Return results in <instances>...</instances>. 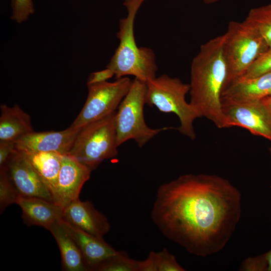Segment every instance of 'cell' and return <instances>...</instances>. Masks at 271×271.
I'll return each instance as SVG.
<instances>
[{"label":"cell","mask_w":271,"mask_h":271,"mask_svg":"<svg viewBox=\"0 0 271 271\" xmlns=\"http://www.w3.org/2000/svg\"><path fill=\"white\" fill-rule=\"evenodd\" d=\"M263 254L267 264V271H271V250Z\"/></svg>","instance_id":"4dcf8cb0"},{"label":"cell","mask_w":271,"mask_h":271,"mask_svg":"<svg viewBox=\"0 0 271 271\" xmlns=\"http://www.w3.org/2000/svg\"><path fill=\"white\" fill-rule=\"evenodd\" d=\"M13 8L11 19L18 23L27 20L29 16L34 12L32 0H15Z\"/></svg>","instance_id":"d4e9b609"},{"label":"cell","mask_w":271,"mask_h":271,"mask_svg":"<svg viewBox=\"0 0 271 271\" xmlns=\"http://www.w3.org/2000/svg\"><path fill=\"white\" fill-rule=\"evenodd\" d=\"M80 129L70 126L58 131H34L16 141V149L19 151L51 152L67 155Z\"/></svg>","instance_id":"8fae6325"},{"label":"cell","mask_w":271,"mask_h":271,"mask_svg":"<svg viewBox=\"0 0 271 271\" xmlns=\"http://www.w3.org/2000/svg\"><path fill=\"white\" fill-rule=\"evenodd\" d=\"M267 264L263 254L248 257L241 263L239 270L243 271H267Z\"/></svg>","instance_id":"484cf974"},{"label":"cell","mask_w":271,"mask_h":271,"mask_svg":"<svg viewBox=\"0 0 271 271\" xmlns=\"http://www.w3.org/2000/svg\"><path fill=\"white\" fill-rule=\"evenodd\" d=\"M271 116V95L265 97L261 99Z\"/></svg>","instance_id":"f546056e"},{"label":"cell","mask_w":271,"mask_h":271,"mask_svg":"<svg viewBox=\"0 0 271 271\" xmlns=\"http://www.w3.org/2000/svg\"><path fill=\"white\" fill-rule=\"evenodd\" d=\"M269 151H270V155H271V147H270V148H269Z\"/></svg>","instance_id":"836d02e7"},{"label":"cell","mask_w":271,"mask_h":271,"mask_svg":"<svg viewBox=\"0 0 271 271\" xmlns=\"http://www.w3.org/2000/svg\"><path fill=\"white\" fill-rule=\"evenodd\" d=\"M2 168H5L20 197H37L54 202L45 182L20 152L16 150Z\"/></svg>","instance_id":"30bf717a"},{"label":"cell","mask_w":271,"mask_h":271,"mask_svg":"<svg viewBox=\"0 0 271 271\" xmlns=\"http://www.w3.org/2000/svg\"><path fill=\"white\" fill-rule=\"evenodd\" d=\"M62 220L76 228L96 237L103 238L110 229L105 216L96 210L91 202L79 199L63 209Z\"/></svg>","instance_id":"4fadbf2b"},{"label":"cell","mask_w":271,"mask_h":271,"mask_svg":"<svg viewBox=\"0 0 271 271\" xmlns=\"http://www.w3.org/2000/svg\"><path fill=\"white\" fill-rule=\"evenodd\" d=\"M92 170L69 155H64L58 176L55 203L62 208L79 199L84 184L90 178Z\"/></svg>","instance_id":"7c38bea8"},{"label":"cell","mask_w":271,"mask_h":271,"mask_svg":"<svg viewBox=\"0 0 271 271\" xmlns=\"http://www.w3.org/2000/svg\"><path fill=\"white\" fill-rule=\"evenodd\" d=\"M224 36L227 67L225 89L240 78L269 48L258 31L245 20L230 22Z\"/></svg>","instance_id":"277c9868"},{"label":"cell","mask_w":271,"mask_h":271,"mask_svg":"<svg viewBox=\"0 0 271 271\" xmlns=\"http://www.w3.org/2000/svg\"><path fill=\"white\" fill-rule=\"evenodd\" d=\"M115 114L116 111L81 127L67 155L92 170L103 161L116 157Z\"/></svg>","instance_id":"8992f818"},{"label":"cell","mask_w":271,"mask_h":271,"mask_svg":"<svg viewBox=\"0 0 271 271\" xmlns=\"http://www.w3.org/2000/svg\"><path fill=\"white\" fill-rule=\"evenodd\" d=\"M219 0H203L204 3L207 4H210L217 2Z\"/></svg>","instance_id":"1f68e13d"},{"label":"cell","mask_w":271,"mask_h":271,"mask_svg":"<svg viewBox=\"0 0 271 271\" xmlns=\"http://www.w3.org/2000/svg\"><path fill=\"white\" fill-rule=\"evenodd\" d=\"M222 103L227 128L241 127L271 141V116L261 100Z\"/></svg>","instance_id":"9c48e42d"},{"label":"cell","mask_w":271,"mask_h":271,"mask_svg":"<svg viewBox=\"0 0 271 271\" xmlns=\"http://www.w3.org/2000/svg\"><path fill=\"white\" fill-rule=\"evenodd\" d=\"M144 1L125 0L123 3L128 14L120 20L117 33L119 44L106 66L116 79L132 75L147 82L156 77L157 66L154 52L150 48L138 47L134 36L136 15Z\"/></svg>","instance_id":"3957f363"},{"label":"cell","mask_w":271,"mask_h":271,"mask_svg":"<svg viewBox=\"0 0 271 271\" xmlns=\"http://www.w3.org/2000/svg\"><path fill=\"white\" fill-rule=\"evenodd\" d=\"M140 261L129 257L124 251H119L113 257L100 264L97 271H139Z\"/></svg>","instance_id":"44dd1931"},{"label":"cell","mask_w":271,"mask_h":271,"mask_svg":"<svg viewBox=\"0 0 271 271\" xmlns=\"http://www.w3.org/2000/svg\"><path fill=\"white\" fill-rule=\"evenodd\" d=\"M270 71H271V49H269L256 60L239 79L254 78Z\"/></svg>","instance_id":"603a6c76"},{"label":"cell","mask_w":271,"mask_h":271,"mask_svg":"<svg viewBox=\"0 0 271 271\" xmlns=\"http://www.w3.org/2000/svg\"><path fill=\"white\" fill-rule=\"evenodd\" d=\"M20 196L5 168H0V213L9 205L17 203Z\"/></svg>","instance_id":"7402d4cb"},{"label":"cell","mask_w":271,"mask_h":271,"mask_svg":"<svg viewBox=\"0 0 271 271\" xmlns=\"http://www.w3.org/2000/svg\"><path fill=\"white\" fill-rule=\"evenodd\" d=\"M114 76L113 73L108 69L92 73L87 81V85L107 81Z\"/></svg>","instance_id":"83f0119b"},{"label":"cell","mask_w":271,"mask_h":271,"mask_svg":"<svg viewBox=\"0 0 271 271\" xmlns=\"http://www.w3.org/2000/svg\"><path fill=\"white\" fill-rule=\"evenodd\" d=\"M189 84L179 78L162 74L146 82L145 104L164 113H174L179 118V131L190 139L196 138L193 123L200 117L193 106L186 100Z\"/></svg>","instance_id":"5b68a950"},{"label":"cell","mask_w":271,"mask_h":271,"mask_svg":"<svg viewBox=\"0 0 271 271\" xmlns=\"http://www.w3.org/2000/svg\"><path fill=\"white\" fill-rule=\"evenodd\" d=\"M139 271H157L156 252L151 251L146 259L140 261Z\"/></svg>","instance_id":"f1b7e54d"},{"label":"cell","mask_w":271,"mask_h":271,"mask_svg":"<svg viewBox=\"0 0 271 271\" xmlns=\"http://www.w3.org/2000/svg\"><path fill=\"white\" fill-rule=\"evenodd\" d=\"M68 234L80 249L88 270H95L101 263L117 255L116 250L98 237L81 231L61 220Z\"/></svg>","instance_id":"5bb4252c"},{"label":"cell","mask_w":271,"mask_h":271,"mask_svg":"<svg viewBox=\"0 0 271 271\" xmlns=\"http://www.w3.org/2000/svg\"><path fill=\"white\" fill-rule=\"evenodd\" d=\"M16 150L15 142L0 141V168L5 166Z\"/></svg>","instance_id":"4316f807"},{"label":"cell","mask_w":271,"mask_h":271,"mask_svg":"<svg viewBox=\"0 0 271 271\" xmlns=\"http://www.w3.org/2000/svg\"><path fill=\"white\" fill-rule=\"evenodd\" d=\"M0 141L15 142L21 137L34 131L30 115L18 105L0 106Z\"/></svg>","instance_id":"e0dca14e"},{"label":"cell","mask_w":271,"mask_h":271,"mask_svg":"<svg viewBox=\"0 0 271 271\" xmlns=\"http://www.w3.org/2000/svg\"><path fill=\"white\" fill-rule=\"evenodd\" d=\"M15 1V0H11L12 7L13 6V5L14 4Z\"/></svg>","instance_id":"d6a6232c"},{"label":"cell","mask_w":271,"mask_h":271,"mask_svg":"<svg viewBox=\"0 0 271 271\" xmlns=\"http://www.w3.org/2000/svg\"><path fill=\"white\" fill-rule=\"evenodd\" d=\"M245 20L258 31L271 49V4L251 9Z\"/></svg>","instance_id":"ffe728a7"},{"label":"cell","mask_w":271,"mask_h":271,"mask_svg":"<svg viewBox=\"0 0 271 271\" xmlns=\"http://www.w3.org/2000/svg\"><path fill=\"white\" fill-rule=\"evenodd\" d=\"M271 95V71L254 78L239 79L222 92V102L259 100Z\"/></svg>","instance_id":"2e32d148"},{"label":"cell","mask_w":271,"mask_h":271,"mask_svg":"<svg viewBox=\"0 0 271 271\" xmlns=\"http://www.w3.org/2000/svg\"><path fill=\"white\" fill-rule=\"evenodd\" d=\"M17 204L21 208L22 218L29 225H37L47 230L62 220L63 209L53 201L37 197H19Z\"/></svg>","instance_id":"9a60e30c"},{"label":"cell","mask_w":271,"mask_h":271,"mask_svg":"<svg viewBox=\"0 0 271 271\" xmlns=\"http://www.w3.org/2000/svg\"><path fill=\"white\" fill-rule=\"evenodd\" d=\"M19 152L43 179L53 197L64 155L51 152Z\"/></svg>","instance_id":"d6986e66"},{"label":"cell","mask_w":271,"mask_h":271,"mask_svg":"<svg viewBox=\"0 0 271 271\" xmlns=\"http://www.w3.org/2000/svg\"><path fill=\"white\" fill-rule=\"evenodd\" d=\"M132 83L128 77H123L112 82L106 81L87 85L86 100L70 126L81 128L115 112L128 92Z\"/></svg>","instance_id":"ba28073f"},{"label":"cell","mask_w":271,"mask_h":271,"mask_svg":"<svg viewBox=\"0 0 271 271\" xmlns=\"http://www.w3.org/2000/svg\"><path fill=\"white\" fill-rule=\"evenodd\" d=\"M241 195L213 174H185L157 190L151 218L168 239L201 257L221 251L240 220Z\"/></svg>","instance_id":"6da1fadb"},{"label":"cell","mask_w":271,"mask_h":271,"mask_svg":"<svg viewBox=\"0 0 271 271\" xmlns=\"http://www.w3.org/2000/svg\"><path fill=\"white\" fill-rule=\"evenodd\" d=\"M146 91V82L135 78L128 92L120 103L115 114L117 147L133 140L142 148L160 132L174 128H152L147 125L144 114Z\"/></svg>","instance_id":"52a82bcc"},{"label":"cell","mask_w":271,"mask_h":271,"mask_svg":"<svg viewBox=\"0 0 271 271\" xmlns=\"http://www.w3.org/2000/svg\"><path fill=\"white\" fill-rule=\"evenodd\" d=\"M49 230L53 235L59 247L63 270H88L80 249L65 229L61 220L53 224Z\"/></svg>","instance_id":"ac0fdd59"},{"label":"cell","mask_w":271,"mask_h":271,"mask_svg":"<svg viewBox=\"0 0 271 271\" xmlns=\"http://www.w3.org/2000/svg\"><path fill=\"white\" fill-rule=\"evenodd\" d=\"M224 40L223 34L200 46L191 62L189 84L190 103L200 117H206L219 128H227L221 100L227 77Z\"/></svg>","instance_id":"7a4b0ae2"},{"label":"cell","mask_w":271,"mask_h":271,"mask_svg":"<svg viewBox=\"0 0 271 271\" xmlns=\"http://www.w3.org/2000/svg\"><path fill=\"white\" fill-rule=\"evenodd\" d=\"M157 271H185L176 257L166 248L156 252Z\"/></svg>","instance_id":"cb8c5ba5"}]
</instances>
